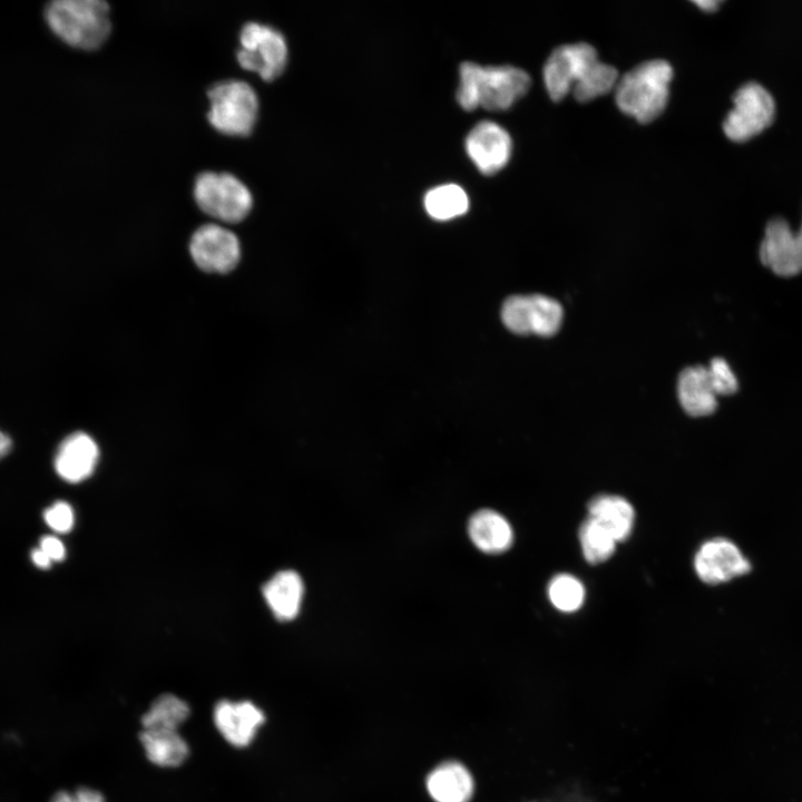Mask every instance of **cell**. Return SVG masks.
<instances>
[{
  "label": "cell",
  "instance_id": "22",
  "mask_svg": "<svg viewBox=\"0 0 802 802\" xmlns=\"http://www.w3.org/2000/svg\"><path fill=\"white\" fill-rule=\"evenodd\" d=\"M423 206L427 214L433 219L449 221L466 214L469 208V198L461 186L443 184L427 192Z\"/></svg>",
  "mask_w": 802,
  "mask_h": 802
},
{
  "label": "cell",
  "instance_id": "33",
  "mask_svg": "<svg viewBox=\"0 0 802 802\" xmlns=\"http://www.w3.org/2000/svg\"><path fill=\"white\" fill-rule=\"evenodd\" d=\"M694 3H695L700 9H702V10H704V11L711 12V11H714V10L717 9V7H718V4L721 3V1H717V0H700V1H694Z\"/></svg>",
  "mask_w": 802,
  "mask_h": 802
},
{
  "label": "cell",
  "instance_id": "17",
  "mask_svg": "<svg viewBox=\"0 0 802 802\" xmlns=\"http://www.w3.org/2000/svg\"><path fill=\"white\" fill-rule=\"evenodd\" d=\"M468 534L475 546L487 554L503 552L514 540L508 520L491 509H481L471 516Z\"/></svg>",
  "mask_w": 802,
  "mask_h": 802
},
{
  "label": "cell",
  "instance_id": "15",
  "mask_svg": "<svg viewBox=\"0 0 802 802\" xmlns=\"http://www.w3.org/2000/svg\"><path fill=\"white\" fill-rule=\"evenodd\" d=\"M99 450L95 440L84 432L68 436L58 447L55 469L68 482L87 479L98 462Z\"/></svg>",
  "mask_w": 802,
  "mask_h": 802
},
{
  "label": "cell",
  "instance_id": "20",
  "mask_svg": "<svg viewBox=\"0 0 802 802\" xmlns=\"http://www.w3.org/2000/svg\"><path fill=\"white\" fill-rule=\"evenodd\" d=\"M427 788L436 802H468L472 795L473 782L463 765L447 762L429 774Z\"/></svg>",
  "mask_w": 802,
  "mask_h": 802
},
{
  "label": "cell",
  "instance_id": "28",
  "mask_svg": "<svg viewBox=\"0 0 802 802\" xmlns=\"http://www.w3.org/2000/svg\"><path fill=\"white\" fill-rule=\"evenodd\" d=\"M716 392L718 395L734 393L737 390V380L727 362L715 358L708 365Z\"/></svg>",
  "mask_w": 802,
  "mask_h": 802
},
{
  "label": "cell",
  "instance_id": "11",
  "mask_svg": "<svg viewBox=\"0 0 802 802\" xmlns=\"http://www.w3.org/2000/svg\"><path fill=\"white\" fill-rule=\"evenodd\" d=\"M759 256L761 263L779 276L802 273V225L792 232L785 219L772 218L765 227Z\"/></svg>",
  "mask_w": 802,
  "mask_h": 802
},
{
  "label": "cell",
  "instance_id": "6",
  "mask_svg": "<svg viewBox=\"0 0 802 802\" xmlns=\"http://www.w3.org/2000/svg\"><path fill=\"white\" fill-rule=\"evenodd\" d=\"M734 108L727 114L723 130L726 137L743 143L761 134L774 120L775 102L756 82L743 85L733 96Z\"/></svg>",
  "mask_w": 802,
  "mask_h": 802
},
{
  "label": "cell",
  "instance_id": "9",
  "mask_svg": "<svg viewBox=\"0 0 802 802\" xmlns=\"http://www.w3.org/2000/svg\"><path fill=\"white\" fill-rule=\"evenodd\" d=\"M479 107L498 111L510 108L530 87L528 74L514 66H480L476 68Z\"/></svg>",
  "mask_w": 802,
  "mask_h": 802
},
{
  "label": "cell",
  "instance_id": "21",
  "mask_svg": "<svg viewBox=\"0 0 802 802\" xmlns=\"http://www.w3.org/2000/svg\"><path fill=\"white\" fill-rule=\"evenodd\" d=\"M139 740L147 759L158 766H178L188 755V745L177 731L143 730Z\"/></svg>",
  "mask_w": 802,
  "mask_h": 802
},
{
  "label": "cell",
  "instance_id": "30",
  "mask_svg": "<svg viewBox=\"0 0 802 802\" xmlns=\"http://www.w3.org/2000/svg\"><path fill=\"white\" fill-rule=\"evenodd\" d=\"M74 793L77 802H105L100 792L89 788H80Z\"/></svg>",
  "mask_w": 802,
  "mask_h": 802
},
{
  "label": "cell",
  "instance_id": "10",
  "mask_svg": "<svg viewBox=\"0 0 802 802\" xmlns=\"http://www.w3.org/2000/svg\"><path fill=\"white\" fill-rule=\"evenodd\" d=\"M189 253L195 264L206 272L227 273L241 258L237 236L218 224H204L192 235Z\"/></svg>",
  "mask_w": 802,
  "mask_h": 802
},
{
  "label": "cell",
  "instance_id": "34",
  "mask_svg": "<svg viewBox=\"0 0 802 802\" xmlns=\"http://www.w3.org/2000/svg\"><path fill=\"white\" fill-rule=\"evenodd\" d=\"M51 802H77V799L75 796V793L60 791L55 794Z\"/></svg>",
  "mask_w": 802,
  "mask_h": 802
},
{
  "label": "cell",
  "instance_id": "29",
  "mask_svg": "<svg viewBox=\"0 0 802 802\" xmlns=\"http://www.w3.org/2000/svg\"><path fill=\"white\" fill-rule=\"evenodd\" d=\"M39 548L51 561H61L66 556V548L62 541L55 536H43L40 539Z\"/></svg>",
  "mask_w": 802,
  "mask_h": 802
},
{
  "label": "cell",
  "instance_id": "1",
  "mask_svg": "<svg viewBox=\"0 0 802 802\" xmlns=\"http://www.w3.org/2000/svg\"><path fill=\"white\" fill-rule=\"evenodd\" d=\"M672 78L673 68L665 60L639 63L617 81L615 99L618 108L639 123L654 120L667 105Z\"/></svg>",
  "mask_w": 802,
  "mask_h": 802
},
{
  "label": "cell",
  "instance_id": "3",
  "mask_svg": "<svg viewBox=\"0 0 802 802\" xmlns=\"http://www.w3.org/2000/svg\"><path fill=\"white\" fill-rule=\"evenodd\" d=\"M209 101L207 120L218 133L248 137L258 118V97L254 88L239 79L215 82L206 92Z\"/></svg>",
  "mask_w": 802,
  "mask_h": 802
},
{
  "label": "cell",
  "instance_id": "24",
  "mask_svg": "<svg viewBox=\"0 0 802 802\" xmlns=\"http://www.w3.org/2000/svg\"><path fill=\"white\" fill-rule=\"evenodd\" d=\"M578 537L584 557L589 564L604 563L615 551L617 541L590 517L581 524Z\"/></svg>",
  "mask_w": 802,
  "mask_h": 802
},
{
  "label": "cell",
  "instance_id": "19",
  "mask_svg": "<svg viewBox=\"0 0 802 802\" xmlns=\"http://www.w3.org/2000/svg\"><path fill=\"white\" fill-rule=\"evenodd\" d=\"M588 517L603 526L618 542L630 536L635 512L633 506L625 498L615 495H599L589 501Z\"/></svg>",
  "mask_w": 802,
  "mask_h": 802
},
{
  "label": "cell",
  "instance_id": "18",
  "mask_svg": "<svg viewBox=\"0 0 802 802\" xmlns=\"http://www.w3.org/2000/svg\"><path fill=\"white\" fill-rule=\"evenodd\" d=\"M263 596L276 618L291 620L300 612L304 586L300 575L293 570L276 573L263 586Z\"/></svg>",
  "mask_w": 802,
  "mask_h": 802
},
{
  "label": "cell",
  "instance_id": "7",
  "mask_svg": "<svg viewBox=\"0 0 802 802\" xmlns=\"http://www.w3.org/2000/svg\"><path fill=\"white\" fill-rule=\"evenodd\" d=\"M563 307L554 299L541 294L512 295L501 307V319L508 330L517 334L551 336L560 327Z\"/></svg>",
  "mask_w": 802,
  "mask_h": 802
},
{
  "label": "cell",
  "instance_id": "16",
  "mask_svg": "<svg viewBox=\"0 0 802 802\" xmlns=\"http://www.w3.org/2000/svg\"><path fill=\"white\" fill-rule=\"evenodd\" d=\"M677 391L683 409L692 417L708 415L716 410L718 394L708 366L686 368L678 378Z\"/></svg>",
  "mask_w": 802,
  "mask_h": 802
},
{
  "label": "cell",
  "instance_id": "25",
  "mask_svg": "<svg viewBox=\"0 0 802 802\" xmlns=\"http://www.w3.org/2000/svg\"><path fill=\"white\" fill-rule=\"evenodd\" d=\"M618 79L617 69L599 60L588 77L571 92L578 101H589L615 89Z\"/></svg>",
  "mask_w": 802,
  "mask_h": 802
},
{
  "label": "cell",
  "instance_id": "14",
  "mask_svg": "<svg viewBox=\"0 0 802 802\" xmlns=\"http://www.w3.org/2000/svg\"><path fill=\"white\" fill-rule=\"evenodd\" d=\"M213 717L222 736L236 747L247 746L265 721L263 711L250 701L222 700L216 703Z\"/></svg>",
  "mask_w": 802,
  "mask_h": 802
},
{
  "label": "cell",
  "instance_id": "8",
  "mask_svg": "<svg viewBox=\"0 0 802 802\" xmlns=\"http://www.w3.org/2000/svg\"><path fill=\"white\" fill-rule=\"evenodd\" d=\"M598 61L595 48L588 43L556 48L544 66V82L549 97L556 101L564 99L587 78Z\"/></svg>",
  "mask_w": 802,
  "mask_h": 802
},
{
  "label": "cell",
  "instance_id": "31",
  "mask_svg": "<svg viewBox=\"0 0 802 802\" xmlns=\"http://www.w3.org/2000/svg\"><path fill=\"white\" fill-rule=\"evenodd\" d=\"M31 560L37 567L41 569L49 568L52 563L50 558L40 548H36L31 551Z\"/></svg>",
  "mask_w": 802,
  "mask_h": 802
},
{
  "label": "cell",
  "instance_id": "4",
  "mask_svg": "<svg viewBox=\"0 0 802 802\" xmlns=\"http://www.w3.org/2000/svg\"><path fill=\"white\" fill-rule=\"evenodd\" d=\"M193 197L203 213L229 224L244 221L253 207L248 187L226 172L198 174L194 180Z\"/></svg>",
  "mask_w": 802,
  "mask_h": 802
},
{
  "label": "cell",
  "instance_id": "27",
  "mask_svg": "<svg viewBox=\"0 0 802 802\" xmlns=\"http://www.w3.org/2000/svg\"><path fill=\"white\" fill-rule=\"evenodd\" d=\"M43 519L53 531L66 534L74 527L75 515L69 503L57 501L46 509Z\"/></svg>",
  "mask_w": 802,
  "mask_h": 802
},
{
  "label": "cell",
  "instance_id": "5",
  "mask_svg": "<svg viewBox=\"0 0 802 802\" xmlns=\"http://www.w3.org/2000/svg\"><path fill=\"white\" fill-rule=\"evenodd\" d=\"M236 60L241 68L273 81L285 70L287 43L281 31L268 25L248 21L241 28Z\"/></svg>",
  "mask_w": 802,
  "mask_h": 802
},
{
  "label": "cell",
  "instance_id": "26",
  "mask_svg": "<svg viewBox=\"0 0 802 802\" xmlns=\"http://www.w3.org/2000/svg\"><path fill=\"white\" fill-rule=\"evenodd\" d=\"M548 596L557 609L571 613L581 606L585 589L576 577L569 574H559L550 580Z\"/></svg>",
  "mask_w": 802,
  "mask_h": 802
},
{
  "label": "cell",
  "instance_id": "32",
  "mask_svg": "<svg viewBox=\"0 0 802 802\" xmlns=\"http://www.w3.org/2000/svg\"><path fill=\"white\" fill-rule=\"evenodd\" d=\"M11 447L10 437L0 430V460L10 452Z\"/></svg>",
  "mask_w": 802,
  "mask_h": 802
},
{
  "label": "cell",
  "instance_id": "13",
  "mask_svg": "<svg viewBox=\"0 0 802 802\" xmlns=\"http://www.w3.org/2000/svg\"><path fill=\"white\" fill-rule=\"evenodd\" d=\"M698 578L710 585H717L742 576L750 570V563L739 547L724 538L704 542L694 558Z\"/></svg>",
  "mask_w": 802,
  "mask_h": 802
},
{
  "label": "cell",
  "instance_id": "2",
  "mask_svg": "<svg viewBox=\"0 0 802 802\" xmlns=\"http://www.w3.org/2000/svg\"><path fill=\"white\" fill-rule=\"evenodd\" d=\"M109 4L104 0H56L48 3L46 19L52 31L71 47L96 50L109 38Z\"/></svg>",
  "mask_w": 802,
  "mask_h": 802
},
{
  "label": "cell",
  "instance_id": "12",
  "mask_svg": "<svg viewBox=\"0 0 802 802\" xmlns=\"http://www.w3.org/2000/svg\"><path fill=\"white\" fill-rule=\"evenodd\" d=\"M464 148L480 173L493 175L508 164L512 151V140L502 126L483 120L468 133Z\"/></svg>",
  "mask_w": 802,
  "mask_h": 802
},
{
  "label": "cell",
  "instance_id": "23",
  "mask_svg": "<svg viewBox=\"0 0 802 802\" xmlns=\"http://www.w3.org/2000/svg\"><path fill=\"white\" fill-rule=\"evenodd\" d=\"M189 712V706L185 701L174 694H163L143 715V730L177 731V727L188 717Z\"/></svg>",
  "mask_w": 802,
  "mask_h": 802
}]
</instances>
